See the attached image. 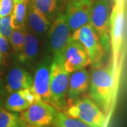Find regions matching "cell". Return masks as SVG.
<instances>
[{"instance_id":"6da1fadb","label":"cell","mask_w":127,"mask_h":127,"mask_svg":"<svg viewBox=\"0 0 127 127\" xmlns=\"http://www.w3.org/2000/svg\"><path fill=\"white\" fill-rule=\"evenodd\" d=\"M89 95L107 116L111 113L117 91L113 64L93 67L90 75Z\"/></svg>"},{"instance_id":"7a4b0ae2","label":"cell","mask_w":127,"mask_h":127,"mask_svg":"<svg viewBox=\"0 0 127 127\" xmlns=\"http://www.w3.org/2000/svg\"><path fill=\"white\" fill-rule=\"evenodd\" d=\"M114 4L112 0H93L91 5L90 24L107 53L111 50V14Z\"/></svg>"},{"instance_id":"3957f363","label":"cell","mask_w":127,"mask_h":127,"mask_svg":"<svg viewBox=\"0 0 127 127\" xmlns=\"http://www.w3.org/2000/svg\"><path fill=\"white\" fill-rule=\"evenodd\" d=\"M72 101L66 108V114L81 120L89 127H107V116L91 98L84 97Z\"/></svg>"},{"instance_id":"277c9868","label":"cell","mask_w":127,"mask_h":127,"mask_svg":"<svg viewBox=\"0 0 127 127\" xmlns=\"http://www.w3.org/2000/svg\"><path fill=\"white\" fill-rule=\"evenodd\" d=\"M71 38V30L66 21L64 14L57 15L47 32L46 44L47 55L52 57L53 60L62 63L64 52Z\"/></svg>"},{"instance_id":"5b68a950","label":"cell","mask_w":127,"mask_h":127,"mask_svg":"<svg viewBox=\"0 0 127 127\" xmlns=\"http://www.w3.org/2000/svg\"><path fill=\"white\" fill-rule=\"evenodd\" d=\"M71 39L78 41L86 53L93 67H97L103 64L106 52L102 45L100 38L91 24H86L73 31Z\"/></svg>"},{"instance_id":"8992f818","label":"cell","mask_w":127,"mask_h":127,"mask_svg":"<svg viewBox=\"0 0 127 127\" xmlns=\"http://www.w3.org/2000/svg\"><path fill=\"white\" fill-rule=\"evenodd\" d=\"M69 73L59 61L53 60L50 73V104L57 109H63L66 106Z\"/></svg>"},{"instance_id":"52a82bcc","label":"cell","mask_w":127,"mask_h":127,"mask_svg":"<svg viewBox=\"0 0 127 127\" xmlns=\"http://www.w3.org/2000/svg\"><path fill=\"white\" fill-rule=\"evenodd\" d=\"M124 31V0H116L111 14V49L115 73L119 66Z\"/></svg>"},{"instance_id":"ba28073f","label":"cell","mask_w":127,"mask_h":127,"mask_svg":"<svg viewBox=\"0 0 127 127\" xmlns=\"http://www.w3.org/2000/svg\"><path fill=\"white\" fill-rule=\"evenodd\" d=\"M57 109L50 103L37 100L21 112V117L28 127L52 126Z\"/></svg>"},{"instance_id":"9c48e42d","label":"cell","mask_w":127,"mask_h":127,"mask_svg":"<svg viewBox=\"0 0 127 127\" xmlns=\"http://www.w3.org/2000/svg\"><path fill=\"white\" fill-rule=\"evenodd\" d=\"M53 58L47 55L37 64L32 88L39 100L50 104V73Z\"/></svg>"},{"instance_id":"30bf717a","label":"cell","mask_w":127,"mask_h":127,"mask_svg":"<svg viewBox=\"0 0 127 127\" xmlns=\"http://www.w3.org/2000/svg\"><path fill=\"white\" fill-rule=\"evenodd\" d=\"M93 0H68L64 16L71 31L90 24Z\"/></svg>"},{"instance_id":"8fae6325","label":"cell","mask_w":127,"mask_h":127,"mask_svg":"<svg viewBox=\"0 0 127 127\" xmlns=\"http://www.w3.org/2000/svg\"><path fill=\"white\" fill-rule=\"evenodd\" d=\"M62 64L67 72L71 73L86 67L91 62L83 46L78 41L71 38L64 52Z\"/></svg>"},{"instance_id":"7c38bea8","label":"cell","mask_w":127,"mask_h":127,"mask_svg":"<svg viewBox=\"0 0 127 127\" xmlns=\"http://www.w3.org/2000/svg\"><path fill=\"white\" fill-rule=\"evenodd\" d=\"M33 78L31 74L21 66L10 68L6 76L5 88L8 94L13 92L30 88L32 86Z\"/></svg>"},{"instance_id":"4fadbf2b","label":"cell","mask_w":127,"mask_h":127,"mask_svg":"<svg viewBox=\"0 0 127 127\" xmlns=\"http://www.w3.org/2000/svg\"><path fill=\"white\" fill-rule=\"evenodd\" d=\"M37 100L39 99L36 94L32 88H30L10 93L6 97L4 105L6 109L9 111L21 112Z\"/></svg>"},{"instance_id":"5bb4252c","label":"cell","mask_w":127,"mask_h":127,"mask_svg":"<svg viewBox=\"0 0 127 127\" xmlns=\"http://www.w3.org/2000/svg\"><path fill=\"white\" fill-rule=\"evenodd\" d=\"M26 24L28 25L30 31L37 37L45 36L51 26L50 19L35 8L31 2L28 4Z\"/></svg>"},{"instance_id":"9a60e30c","label":"cell","mask_w":127,"mask_h":127,"mask_svg":"<svg viewBox=\"0 0 127 127\" xmlns=\"http://www.w3.org/2000/svg\"><path fill=\"white\" fill-rule=\"evenodd\" d=\"M89 83L90 75L85 68L71 72L68 80L67 98L71 101L78 98L88 89Z\"/></svg>"},{"instance_id":"2e32d148","label":"cell","mask_w":127,"mask_h":127,"mask_svg":"<svg viewBox=\"0 0 127 127\" xmlns=\"http://www.w3.org/2000/svg\"><path fill=\"white\" fill-rule=\"evenodd\" d=\"M40 55L38 37L32 32L25 31V41L21 52L16 56L18 63L30 66L36 61Z\"/></svg>"},{"instance_id":"e0dca14e","label":"cell","mask_w":127,"mask_h":127,"mask_svg":"<svg viewBox=\"0 0 127 127\" xmlns=\"http://www.w3.org/2000/svg\"><path fill=\"white\" fill-rule=\"evenodd\" d=\"M14 10L11 14L13 29H23L26 26L28 0H14Z\"/></svg>"},{"instance_id":"ac0fdd59","label":"cell","mask_w":127,"mask_h":127,"mask_svg":"<svg viewBox=\"0 0 127 127\" xmlns=\"http://www.w3.org/2000/svg\"><path fill=\"white\" fill-rule=\"evenodd\" d=\"M0 127H28L18 112L0 107Z\"/></svg>"},{"instance_id":"d6986e66","label":"cell","mask_w":127,"mask_h":127,"mask_svg":"<svg viewBox=\"0 0 127 127\" xmlns=\"http://www.w3.org/2000/svg\"><path fill=\"white\" fill-rule=\"evenodd\" d=\"M54 127H89L78 119L69 117L60 111H57L52 123Z\"/></svg>"},{"instance_id":"ffe728a7","label":"cell","mask_w":127,"mask_h":127,"mask_svg":"<svg viewBox=\"0 0 127 127\" xmlns=\"http://www.w3.org/2000/svg\"><path fill=\"white\" fill-rule=\"evenodd\" d=\"M32 4L50 19L55 14L57 0H32Z\"/></svg>"},{"instance_id":"44dd1931","label":"cell","mask_w":127,"mask_h":127,"mask_svg":"<svg viewBox=\"0 0 127 127\" xmlns=\"http://www.w3.org/2000/svg\"><path fill=\"white\" fill-rule=\"evenodd\" d=\"M23 29H14L9 42L16 55L20 53L23 49L25 41V31Z\"/></svg>"},{"instance_id":"7402d4cb","label":"cell","mask_w":127,"mask_h":127,"mask_svg":"<svg viewBox=\"0 0 127 127\" xmlns=\"http://www.w3.org/2000/svg\"><path fill=\"white\" fill-rule=\"evenodd\" d=\"M11 14L4 17L0 18V32L10 40L11 33L13 32V28L11 26Z\"/></svg>"},{"instance_id":"603a6c76","label":"cell","mask_w":127,"mask_h":127,"mask_svg":"<svg viewBox=\"0 0 127 127\" xmlns=\"http://www.w3.org/2000/svg\"><path fill=\"white\" fill-rule=\"evenodd\" d=\"M14 4V0H0V18L12 14Z\"/></svg>"},{"instance_id":"cb8c5ba5","label":"cell","mask_w":127,"mask_h":127,"mask_svg":"<svg viewBox=\"0 0 127 127\" xmlns=\"http://www.w3.org/2000/svg\"><path fill=\"white\" fill-rule=\"evenodd\" d=\"M9 40L0 32V52L3 55V57L9 53Z\"/></svg>"},{"instance_id":"d4e9b609","label":"cell","mask_w":127,"mask_h":127,"mask_svg":"<svg viewBox=\"0 0 127 127\" xmlns=\"http://www.w3.org/2000/svg\"><path fill=\"white\" fill-rule=\"evenodd\" d=\"M7 93L5 88V83L2 78L0 76V107H2L4 104L5 100Z\"/></svg>"},{"instance_id":"484cf974","label":"cell","mask_w":127,"mask_h":127,"mask_svg":"<svg viewBox=\"0 0 127 127\" xmlns=\"http://www.w3.org/2000/svg\"><path fill=\"white\" fill-rule=\"evenodd\" d=\"M2 60H3V55H2V54L0 52V65H1V64L2 62Z\"/></svg>"},{"instance_id":"4316f807","label":"cell","mask_w":127,"mask_h":127,"mask_svg":"<svg viewBox=\"0 0 127 127\" xmlns=\"http://www.w3.org/2000/svg\"><path fill=\"white\" fill-rule=\"evenodd\" d=\"M112 1H113L114 3H115V1H116V0H112Z\"/></svg>"},{"instance_id":"83f0119b","label":"cell","mask_w":127,"mask_h":127,"mask_svg":"<svg viewBox=\"0 0 127 127\" xmlns=\"http://www.w3.org/2000/svg\"><path fill=\"white\" fill-rule=\"evenodd\" d=\"M31 1H32V0H31Z\"/></svg>"},{"instance_id":"f1b7e54d","label":"cell","mask_w":127,"mask_h":127,"mask_svg":"<svg viewBox=\"0 0 127 127\" xmlns=\"http://www.w3.org/2000/svg\"></svg>"}]
</instances>
